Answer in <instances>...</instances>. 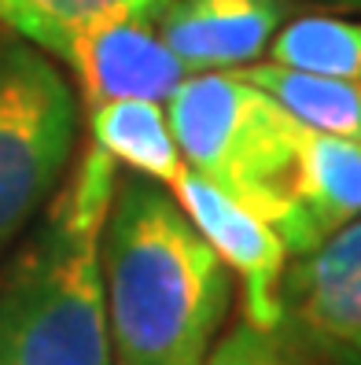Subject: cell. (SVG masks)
Segmentation results:
<instances>
[{
  "label": "cell",
  "instance_id": "obj_4",
  "mask_svg": "<svg viewBox=\"0 0 361 365\" xmlns=\"http://www.w3.org/2000/svg\"><path fill=\"white\" fill-rule=\"evenodd\" d=\"M74 144L78 93L63 67L23 37H0V251L48 207Z\"/></svg>",
  "mask_w": 361,
  "mask_h": 365
},
{
  "label": "cell",
  "instance_id": "obj_11",
  "mask_svg": "<svg viewBox=\"0 0 361 365\" xmlns=\"http://www.w3.org/2000/svg\"><path fill=\"white\" fill-rule=\"evenodd\" d=\"M166 4L169 0H0V26L63 63L81 34L118 19H155Z\"/></svg>",
  "mask_w": 361,
  "mask_h": 365
},
{
  "label": "cell",
  "instance_id": "obj_9",
  "mask_svg": "<svg viewBox=\"0 0 361 365\" xmlns=\"http://www.w3.org/2000/svg\"><path fill=\"white\" fill-rule=\"evenodd\" d=\"M281 307L321 336L339 343L361 339V218L284 269Z\"/></svg>",
  "mask_w": 361,
  "mask_h": 365
},
{
  "label": "cell",
  "instance_id": "obj_12",
  "mask_svg": "<svg viewBox=\"0 0 361 365\" xmlns=\"http://www.w3.org/2000/svg\"><path fill=\"white\" fill-rule=\"evenodd\" d=\"M203 365H361V351L354 343L313 332L291 314L273 325L240 317L225 336H218Z\"/></svg>",
  "mask_w": 361,
  "mask_h": 365
},
{
  "label": "cell",
  "instance_id": "obj_2",
  "mask_svg": "<svg viewBox=\"0 0 361 365\" xmlns=\"http://www.w3.org/2000/svg\"><path fill=\"white\" fill-rule=\"evenodd\" d=\"M118 163L89 140L0 269V365H115L100 236Z\"/></svg>",
  "mask_w": 361,
  "mask_h": 365
},
{
  "label": "cell",
  "instance_id": "obj_5",
  "mask_svg": "<svg viewBox=\"0 0 361 365\" xmlns=\"http://www.w3.org/2000/svg\"><path fill=\"white\" fill-rule=\"evenodd\" d=\"M169 192L177 196L192 225L203 232V240L218 251V259L244 281V317L254 325L281 321V277L288 259L281 232L262 214L247 210L244 203L225 196L221 188L196 178L192 170Z\"/></svg>",
  "mask_w": 361,
  "mask_h": 365
},
{
  "label": "cell",
  "instance_id": "obj_14",
  "mask_svg": "<svg viewBox=\"0 0 361 365\" xmlns=\"http://www.w3.org/2000/svg\"><path fill=\"white\" fill-rule=\"evenodd\" d=\"M269 63L291 71L361 81V23L335 15H303L269 41Z\"/></svg>",
  "mask_w": 361,
  "mask_h": 365
},
{
  "label": "cell",
  "instance_id": "obj_15",
  "mask_svg": "<svg viewBox=\"0 0 361 365\" xmlns=\"http://www.w3.org/2000/svg\"><path fill=\"white\" fill-rule=\"evenodd\" d=\"M332 4H339V8H354V11H361V0H332Z\"/></svg>",
  "mask_w": 361,
  "mask_h": 365
},
{
  "label": "cell",
  "instance_id": "obj_3",
  "mask_svg": "<svg viewBox=\"0 0 361 365\" xmlns=\"http://www.w3.org/2000/svg\"><path fill=\"white\" fill-rule=\"evenodd\" d=\"M166 118L196 178L277 229L313 133L310 125L288 115L244 71L188 74L166 100Z\"/></svg>",
  "mask_w": 361,
  "mask_h": 365
},
{
  "label": "cell",
  "instance_id": "obj_13",
  "mask_svg": "<svg viewBox=\"0 0 361 365\" xmlns=\"http://www.w3.org/2000/svg\"><path fill=\"white\" fill-rule=\"evenodd\" d=\"M244 74L254 85H262L288 115H295L310 130L361 140V81L306 74V71L281 67V63L244 67Z\"/></svg>",
  "mask_w": 361,
  "mask_h": 365
},
{
  "label": "cell",
  "instance_id": "obj_7",
  "mask_svg": "<svg viewBox=\"0 0 361 365\" xmlns=\"http://www.w3.org/2000/svg\"><path fill=\"white\" fill-rule=\"evenodd\" d=\"M288 8V0H169L155 30L192 74L240 71L269 48Z\"/></svg>",
  "mask_w": 361,
  "mask_h": 365
},
{
  "label": "cell",
  "instance_id": "obj_16",
  "mask_svg": "<svg viewBox=\"0 0 361 365\" xmlns=\"http://www.w3.org/2000/svg\"><path fill=\"white\" fill-rule=\"evenodd\" d=\"M354 347H357V351H361V339H357V343H354Z\"/></svg>",
  "mask_w": 361,
  "mask_h": 365
},
{
  "label": "cell",
  "instance_id": "obj_10",
  "mask_svg": "<svg viewBox=\"0 0 361 365\" xmlns=\"http://www.w3.org/2000/svg\"><path fill=\"white\" fill-rule=\"evenodd\" d=\"M89 137L130 174L174 188L184 174V155L159 100H100L89 103Z\"/></svg>",
  "mask_w": 361,
  "mask_h": 365
},
{
  "label": "cell",
  "instance_id": "obj_1",
  "mask_svg": "<svg viewBox=\"0 0 361 365\" xmlns=\"http://www.w3.org/2000/svg\"><path fill=\"white\" fill-rule=\"evenodd\" d=\"M100 266L115 365L206 361L232 303V269L166 185L115 181Z\"/></svg>",
  "mask_w": 361,
  "mask_h": 365
},
{
  "label": "cell",
  "instance_id": "obj_6",
  "mask_svg": "<svg viewBox=\"0 0 361 365\" xmlns=\"http://www.w3.org/2000/svg\"><path fill=\"white\" fill-rule=\"evenodd\" d=\"M63 67L78 78L85 103L100 100H159L166 103L192 74L155 30V19H118L81 34Z\"/></svg>",
  "mask_w": 361,
  "mask_h": 365
},
{
  "label": "cell",
  "instance_id": "obj_8",
  "mask_svg": "<svg viewBox=\"0 0 361 365\" xmlns=\"http://www.w3.org/2000/svg\"><path fill=\"white\" fill-rule=\"evenodd\" d=\"M354 218H361V140L313 130L303 148L288 210L277 222L281 240L288 255L299 259Z\"/></svg>",
  "mask_w": 361,
  "mask_h": 365
}]
</instances>
